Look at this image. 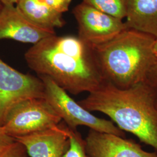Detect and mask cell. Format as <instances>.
I'll use <instances>...</instances> for the list:
<instances>
[{"label": "cell", "mask_w": 157, "mask_h": 157, "mask_svg": "<svg viewBox=\"0 0 157 157\" xmlns=\"http://www.w3.org/2000/svg\"><path fill=\"white\" fill-rule=\"evenodd\" d=\"M52 9L61 13L69 10V6L72 0H41Z\"/></svg>", "instance_id": "2e32d148"}, {"label": "cell", "mask_w": 157, "mask_h": 157, "mask_svg": "<svg viewBox=\"0 0 157 157\" xmlns=\"http://www.w3.org/2000/svg\"><path fill=\"white\" fill-rule=\"evenodd\" d=\"M2 7H3V5H2V4L0 2V12L1 11V10H2Z\"/></svg>", "instance_id": "44dd1931"}, {"label": "cell", "mask_w": 157, "mask_h": 157, "mask_svg": "<svg viewBox=\"0 0 157 157\" xmlns=\"http://www.w3.org/2000/svg\"><path fill=\"white\" fill-rule=\"evenodd\" d=\"M128 28L157 38V0H126Z\"/></svg>", "instance_id": "8fae6325"}, {"label": "cell", "mask_w": 157, "mask_h": 157, "mask_svg": "<svg viewBox=\"0 0 157 157\" xmlns=\"http://www.w3.org/2000/svg\"><path fill=\"white\" fill-rule=\"evenodd\" d=\"M62 121L44 98L21 101L6 117L2 127L13 137L32 134L56 126Z\"/></svg>", "instance_id": "5b68a950"}, {"label": "cell", "mask_w": 157, "mask_h": 157, "mask_svg": "<svg viewBox=\"0 0 157 157\" xmlns=\"http://www.w3.org/2000/svg\"><path fill=\"white\" fill-rule=\"evenodd\" d=\"M25 59L38 76L49 77L73 95L90 93L105 81L93 47L78 36L48 37L32 46Z\"/></svg>", "instance_id": "6da1fadb"}, {"label": "cell", "mask_w": 157, "mask_h": 157, "mask_svg": "<svg viewBox=\"0 0 157 157\" xmlns=\"http://www.w3.org/2000/svg\"><path fill=\"white\" fill-rule=\"evenodd\" d=\"M44 87V98L53 108L62 121L71 129L77 130L80 126L101 133L125 137V132L119 129L112 122L98 118L82 107L75 101L49 77L40 76Z\"/></svg>", "instance_id": "277c9868"}, {"label": "cell", "mask_w": 157, "mask_h": 157, "mask_svg": "<svg viewBox=\"0 0 157 157\" xmlns=\"http://www.w3.org/2000/svg\"><path fill=\"white\" fill-rule=\"evenodd\" d=\"M15 141V138L6 133L4 128L0 126V153L4 151Z\"/></svg>", "instance_id": "e0dca14e"}, {"label": "cell", "mask_w": 157, "mask_h": 157, "mask_svg": "<svg viewBox=\"0 0 157 157\" xmlns=\"http://www.w3.org/2000/svg\"><path fill=\"white\" fill-rule=\"evenodd\" d=\"M146 82L157 91V57L148 72Z\"/></svg>", "instance_id": "ac0fdd59"}, {"label": "cell", "mask_w": 157, "mask_h": 157, "mask_svg": "<svg viewBox=\"0 0 157 157\" xmlns=\"http://www.w3.org/2000/svg\"><path fill=\"white\" fill-rule=\"evenodd\" d=\"M153 51L155 57H157V38L155 39L153 45Z\"/></svg>", "instance_id": "ffe728a7"}, {"label": "cell", "mask_w": 157, "mask_h": 157, "mask_svg": "<svg viewBox=\"0 0 157 157\" xmlns=\"http://www.w3.org/2000/svg\"><path fill=\"white\" fill-rule=\"evenodd\" d=\"M155 38L127 29L113 39L92 47L105 81L119 89L146 82L155 59Z\"/></svg>", "instance_id": "3957f363"}, {"label": "cell", "mask_w": 157, "mask_h": 157, "mask_svg": "<svg viewBox=\"0 0 157 157\" xmlns=\"http://www.w3.org/2000/svg\"><path fill=\"white\" fill-rule=\"evenodd\" d=\"M72 13L78 25V36L92 47L105 43L128 29L122 19L83 2L74 7Z\"/></svg>", "instance_id": "52a82bcc"}, {"label": "cell", "mask_w": 157, "mask_h": 157, "mask_svg": "<svg viewBox=\"0 0 157 157\" xmlns=\"http://www.w3.org/2000/svg\"><path fill=\"white\" fill-rule=\"evenodd\" d=\"M56 34L54 29L39 27L29 21L16 6H3L0 12V40L12 39L34 45Z\"/></svg>", "instance_id": "9c48e42d"}, {"label": "cell", "mask_w": 157, "mask_h": 157, "mask_svg": "<svg viewBox=\"0 0 157 157\" xmlns=\"http://www.w3.org/2000/svg\"><path fill=\"white\" fill-rule=\"evenodd\" d=\"M24 17L43 28H61L65 24L62 13L55 11L41 0H19L16 4Z\"/></svg>", "instance_id": "7c38bea8"}, {"label": "cell", "mask_w": 157, "mask_h": 157, "mask_svg": "<svg viewBox=\"0 0 157 157\" xmlns=\"http://www.w3.org/2000/svg\"><path fill=\"white\" fill-rule=\"evenodd\" d=\"M44 97V84L39 77L20 72L0 58V126L10 111L21 101Z\"/></svg>", "instance_id": "8992f818"}, {"label": "cell", "mask_w": 157, "mask_h": 157, "mask_svg": "<svg viewBox=\"0 0 157 157\" xmlns=\"http://www.w3.org/2000/svg\"><path fill=\"white\" fill-rule=\"evenodd\" d=\"M84 141L89 157H157V152L146 151L133 141L91 129Z\"/></svg>", "instance_id": "ba28073f"}, {"label": "cell", "mask_w": 157, "mask_h": 157, "mask_svg": "<svg viewBox=\"0 0 157 157\" xmlns=\"http://www.w3.org/2000/svg\"><path fill=\"white\" fill-rule=\"evenodd\" d=\"M82 2L120 19L126 17V0H83Z\"/></svg>", "instance_id": "4fadbf2b"}, {"label": "cell", "mask_w": 157, "mask_h": 157, "mask_svg": "<svg viewBox=\"0 0 157 157\" xmlns=\"http://www.w3.org/2000/svg\"><path fill=\"white\" fill-rule=\"evenodd\" d=\"M78 103L105 114L119 129L157 151V91L146 82L123 89L104 81Z\"/></svg>", "instance_id": "7a4b0ae2"}, {"label": "cell", "mask_w": 157, "mask_h": 157, "mask_svg": "<svg viewBox=\"0 0 157 157\" xmlns=\"http://www.w3.org/2000/svg\"><path fill=\"white\" fill-rule=\"evenodd\" d=\"M0 157H30L25 147L19 142L15 141L4 151L0 153Z\"/></svg>", "instance_id": "9a60e30c"}, {"label": "cell", "mask_w": 157, "mask_h": 157, "mask_svg": "<svg viewBox=\"0 0 157 157\" xmlns=\"http://www.w3.org/2000/svg\"><path fill=\"white\" fill-rule=\"evenodd\" d=\"M69 147L63 157H89L86 151L84 139L78 131L69 128Z\"/></svg>", "instance_id": "5bb4252c"}, {"label": "cell", "mask_w": 157, "mask_h": 157, "mask_svg": "<svg viewBox=\"0 0 157 157\" xmlns=\"http://www.w3.org/2000/svg\"><path fill=\"white\" fill-rule=\"evenodd\" d=\"M14 138L25 147L30 157H63L69 147V128L65 123Z\"/></svg>", "instance_id": "30bf717a"}, {"label": "cell", "mask_w": 157, "mask_h": 157, "mask_svg": "<svg viewBox=\"0 0 157 157\" xmlns=\"http://www.w3.org/2000/svg\"><path fill=\"white\" fill-rule=\"evenodd\" d=\"M19 0H0L3 6L6 5H16Z\"/></svg>", "instance_id": "d6986e66"}]
</instances>
